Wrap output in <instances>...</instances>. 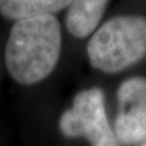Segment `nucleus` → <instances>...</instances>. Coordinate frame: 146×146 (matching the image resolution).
<instances>
[{
  "mask_svg": "<svg viewBox=\"0 0 146 146\" xmlns=\"http://www.w3.org/2000/svg\"><path fill=\"white\" fill-rule=\"evenodd\" d=\"M61 46V25L55 15L15 22L4 54L9 76L23 86L42 83L56 68Z\"/></svg>",
  "mask_w": 146,
  "mask_h": 146,
  "instance_id": "f257e3e1",
  "label": "nucleus"
},
{
  "mask_svg": "<svg viewBox=\"0 0 146 146\" xmlns=\"http://www.w3.org/2000/svg\"><path fill=\"white\" fill-rule=\"evenodd\" d=\"M146 56V17L119 15L98 27L86 44V57L95 71L117 74Z\"/></svg>",
  "mask_w": 146,
  "mask_h": 146,
  "instance_id": "f03ea898",
  "label": "nucleus"
},
{
  "mask_svg": "<svg viewBox=\"0 0 146 146\" xmlns=\"http://www.w3.org/2000/svg\"><path fill=\"white\" fill-rule=\"evenodd\" d=\"M60 134L68 140H84L89 146H119L106 110L100 86L79 90L71 106L58 117Z\"/></svg>",
  "mask_w": 146,
  "mask_h": 146,
  "instance_id": "7ed1b4c3",
  "label": "nucleus"
},
{
  "mask_svg": "<svg viewBox=\"0 0 146 146\" xmlns=\"http://www.w3.org/2000/svg\"><path fill=\"white\" fill-rule=\"evenodd\" d=\"M117 113L112 123L118 144L136 146L146 141V77L131 76L118 85Z\"/></svg>",
  "mask_w": 146,
  "mask_h": 146,
  "instance_id": "20e7f679",
  "label": "nucleus"
},
{
  "mask_svg": "<svg viewBox=\"0 0 146 146\" xmlns=\"http://www.w3.org/2000/svg\"><path fill=\"white\" fill-rule=\"evenodd\" d=\"M110 0H72L66 12L67 31L78 39L91 35L99 27Z\"/></svg>",
  "mask_w": 146,
  "mask_h": 146,
  "instance_id": "39448f33",
  "label": "nucleus"
},
{
  "mask_svg": "<svg viewBox=\"0 0 146 146\" xmlns=\"http://www.w3.org/2000/svg\"><path fill=\"white\" fill-rule=\"evenodd\" d=\"M72 0H0V16L10 21L55 15L70 6Z\"/></svg>",
  "mask_w": 146,
  "mask_h": 146,
  "instance_id": "423d86ee",
  "label": "nucleus"
},
{
  "mask_svg": "<svg viewBox=\"0 0 146 146\" xmlns=\"http://www.w3.org/2000/svg\"><path fill=\"white\" fill-rule=\"evenodd\" d=\"M136 146H146V141H145V143H143V144H140V145H136Z\"/></svg>",
  "mask_w": 146,
  "mask_h": 146,
  "instance_id": "0eeeda50",
  "label": "nucleus"
}]
</instances>
